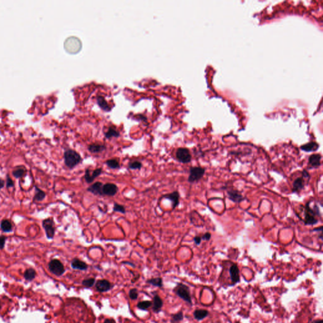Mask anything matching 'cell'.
<instances>
[{
    "instance_id": "31",
    "label": "cell",
    "mask_w": 323,
    "mask_h": 323,
    "mask_svg": "<svg viewBox=\"0 0 323 323\" xmlns=\"http://www.w3.org/2000/svg\"><path fill=\"white\" fill-rule=\"evenodd\" d=\"M152 302L151 301H141L138 303L137 307L139 309H141L143 311H147L152 306Z\"/></svg>"
},
{
    "instance_id": "26",
    "label": "cell",
    "mask_w": 323,
    "mask_h": 323,
    "mask_svg": "<svg viewBox=\"0 0 323 323\" xmlns=\"http://www.w3.org/2000/svg\"><path fill=\"white\" fill-rule=\"evenodd\" d=\"M143 167V164L140 161L134 160L128 164V169L130 170H140Z\"/></svg>"
},
{
    "instance_id": "39",
    "label": "cell",
    "mask_w": 323,
    "mask_h": 323,
    "mask_svg": "<svg viewBox=\"0 0 323 323\" xmlns=\"http://www.w3.org/2000/svg\"><path fill=\"white\" fill-rule=\"evenodd\" d=\"M201 237L202 241H209L212 237V235L210 232H206Z\"/></svg>"
},
{
    "instance_id": "14",
    "label": "cell",
    "mask_w": 323,
    "mask_h": 323,
    "mask_svg": "<svg viewBox=\"0 0 323 323\" xmlns=\"http://www.w3.org/2000/svg\"><path fill=\"white\" fill-rule=\"evenodd\" d=\"M229 274L233 284H236L240 282V271L236 264H233L230 267Z\"/></svg>"
},
{
    "instance_id": "13",
    "label": "cell",
    "mask_w": 323,
    "mask_h": 323,
    "mask_svg": "<svg viewBox=\"0 0 323 323\" xmlns=\"http://www.w3.org/2000/svg\"><path fill=\"white\" fill-rule=\"evenodd\" d=\"M103 183L100 181H96L87 188V191L92 194L98 196H104L102 193Z\"/></svg>"
},
{
    "instance_id": "38",
    "label": "cell",
    "mask_w": 323,
    "mask_h": 323,
    "mask_svg": "<svg viewBox=\"0 0 323 323\" xmlns=\"http://www.w3.org/2000/svg\"><path fill=\"white\" fill-rule=\"evenodd\" d=\"M7 237L5 236H0V249H3L5 247Z\"/></svg>"
},
{
    "instance_id": "10",
    "label": "cell",
    "mask_w": 323,
    "mask_h": 323,
    "mask_svg": "<svg viewBox=\"0 0 323 323\" xmlns=\"http://www.w3.org/2000/svg\"><path fill=\"white\" fill-rule=\"evenodd\" d=\"M119 191V188L116 184L107 182L103 184L102 193L104 196L112 197L116 195Z\"/></svg>"
},
{
    "instance_id": "12",
    "label": "cell",
    "mask_w": 323,
    "mask_h": 323,
    "mask_svg": "<svg viewBox=\"0 0 323 323\" xmlns=\"http://www.w3.org/2000/svg\"><path fill=\"white\" fill-rule=\"evenodd\" d=\"M227 198L230 200L236 203H239L245 199V198L242 196V194L237 190L235 189H229L227 190Z\"/></svg>"
},
{
    "instance_id": "8",
    "label": "cell",
    "mask_w": 323,
    "mask_h": 323,
    "mask_svg": "<svg viewBox=\"0 0 323 323\" xmlns=\"http://www.w3.org/2000/svg\"><path fill=\"white\" fill-rule=\"evenodd\" d=\"M48 266L50 271L56 276H61L65 271L64 265L59 260L57 259L52 260L49 263Z\"/></svg>"
},
{
    "instance_id": "22",
    "label": "cell",
    "mask_w": 323,
    "mask_h": 323,
    "mask_svg": "<svg viewBox=\"0 0 323 323\" xmlns=\"http://www.w3.org/2000/svg\"><path fill=\"white\" fill-rule=\"evenodd\" d=\"M319 148V145L316 142H309L301 147V149L306 152H315Z\"/></svg>"
},
{
    "instance_id": "34",
    "label": "cell",
    "mask_w": 323,
    "mask_h": 323,
    "mask_svg": "<svg viewBox=\"0 0 323 323\" xmlns=\"http://www.w3.org/2000/svg\"><path fill=\"white\" fill-rule=\"evenodd\" d=\"M184 318V315L182 312H179L177 314H174L172 317V323H177L181 321Z\"/></svg>"
},
{
    "instance_id": "27",
    "label": "cell",
    "mask_w": 323,
    "mask_h": 323,
    "mask_svg": "<svg viewBox=\"0 0 323 323\" xmlns=\"http://www.w3.org/2000/svg\"><path fill=\"white\" fill-rule=\"evenodd\" d=\"M97 104L99 105V106L103 110H104L105 111H108L110 109V108L109 107V105H108L107 102H106V101L105 100V99L103 97H102V96L97 97Z\"/></svg>"
},
{
    "instance_id": "17",
    "label": "cell",
    "mask_w": 323,
    "mask_h": 323,
    "mask_svg": "<svg viewBox=\"0 0 323 323\" xmlns=\"http://www.w3.org/2000/svg\"><path fill=\"white\" fill-rule=\"evenodd\" d=\"M112 285L107 280H99L96 284V289L99 292H105L111 289Z\"/></svg>"
},
{
    "instance_id": "29",
    "label": "cell",
    "mask_w": 323,
    "mask_h": 323,
    "mask_svg": "<svg viewBox=\"0 0 323 323\" xmlns=\"http://www.w3.org/2000/svg\"><path fill=\"white\" fill-rule=\"evenodd\" d=\"M147 282L150 285H152L153 286H155V287H162L163 286V283H162V279L160 277H157V278H153V279H149L147 281Z\"/></svg>"
},
{
    "instance_id": "32",
    "label": "cell",
    "mask_w": 323,
    "mask_h": 323,
    "mask_svg": "<svg viewBox=\"0 0 323 323\" xmlns=\"http://www.w3.org/2000/svg\"><path fill=\"white\" fill-rule=\"evenodd\" d=\"M35 271L33 268H29L24 273V277L27 280H32L35 278Z\"/></svg>"
},
{
    "instance_id": "28",
    "label": "cell",
    "mask_w": 323,
    "mask_h": 323,
    "mask_svg": "<svg viewBox=\"0 0 323 323\" xmlns=\"http://www.w3.org/2000/svg\"><path fill=\"white\" fill-rule=\"evenodd\" d=\"M35 193L34 196V201H42L45 198V193L43 191H42L41 190L38 188L37 186H35Z\"/></svg>"
},
{
    "instance_id": "5",
    "label": "cell",
    "mask_w": 323,
    "mask_h": 323,
    "mask_svg": "<svg viewBox=\"0 0 323 323\" xmlns=\"http://www.w3.org/2000/svg\"><path fill=\"white\" fill-rule=\"evenodd\" d=\"M176 157L179 162L184 164H189L192 160V155L190 150L184 147L177 148L176 153Z\"/></svg>"
},
{
    "instance_id": "1",
    "label": "cell",
    "mask_w": 323,
    "mask_h": 323,
    "mask_svg": "<svg viewBox=\"0 0 323 323\" xmlns=\"http://www.w3.org/2000/svg\"><path fill=\"white\" fill-rule=\"evenodd\" d=\"M304 208V222L305 225H314L317 224L319 222L317 217H321V213L317 205L314 204L313 206H311L310 201L306 203Z\"/></svg>"
},
{
    "instance_id": "37",
    "label": "cell",
    "mask_w": 323,
    "mask_h": 323,
    "mask_svg": "<svg viewBox=\"0 0 323 323\" xmlns=\"http://www.w3.org/2000/svg\"><path fill=\"white\" fill-rule=\"evenodd\" d=\"M6 185H7V188H12V187L14 186V182L12 180V179L9 177V176H7V177Z\"/></svg>"
},
{
    "instance_id": "3",
    "label": "cell",
    "mask_w": 323,
    "mask_h": 323,
    "mask_svg": "<svg viewBox=\"0 0 323 323\" xmlns=\"http://www.w3.org/2000/svg\"><path fill=\"white\" fill-rule=\"evenodd\" d=\"M176 293L184 301L190 304H192L190 288L183 283H179L174 289Z\"/></svg>"
},
{
    "instance_id": "45",
    "label": "cell",
    "mask_w": 323,
    "mask_h": 323,
    "mask_svg": "<svg viewBox=\"0 0 323 323\" xmlns=\"http://www.w3.org/2000/svg\"><path fill=\"white\" fill-rule=\"evenodd\" d=\"M123 263H124V264H131V266H134V265L133 264H132V263H130L129 262H123Z\"/></svg>"
},
{
    "instance_id": "15",
    "label": "cell",
    "mask_w": 323,
    "mask_h": 323,
    "mask_svg": "<svg viewBox=\"0 0 323 323\" xmlns=\"http://www.w3.org/2000/svg\"><path fill=\"white\" fill-rule=\"evenodd\" d=\"M305 185V179L302 176L297 178L293 182L292 193H299L304 188Z\"/></svg>"
},
{
    "instance_id": "36",
    "label": "cell",
    "mask_w": 323,
    "mask_h": 323,
    "mask_svg": "<svg viewBox=\"0 0 323 323\" xmlns=\"http://www.w3.org/2000/svg\"><path fill=\"white\" fill-rule=\"evenodd\" d=\"M129 298L132 300L137 299V298L138 297V292L137 289L133 288V289L130 290V291L129 292Z\"/></svg>"
},
{
    "instance_id": "30",
    "label": "cell",
    "mask_w": 323,
    "mask_h": 323,
    "mask_svg": "<svg viewBox=\"0 0 323 323\" xmlns=\"http://www.w3.org/2000/svg\"><path fill=\"white\" fill-rule=\"evenodd\" d=\"M113 212H119L122 214H126V213L125 206L124 205H122L118 203H114Z\"/></svg>"
},
{
    "instance_id": "33",
    "label": "cell",
    "mask_w": 323,
    "mask_h": 323,
    "mask_svg": "<svg viewBox=\"0 0 323 323\" xmlns=\"http://www.w3.org/2000/svg\"><path fill=\"white\" fill-rule=\"evenodd\" d=\"M25 173H26V169H23V168H18V169H15L12 172L13 176L16 179L22 177L24 176Z\"/></svg>"
},
{
    "instance_id": "20",
    "label": "cell",
    "mask_w": 323,
    "mask_h": 323,
    "mask_svg": "<svg viewBox=\"0 0 323 323\" xmlns=\"http://www.w3.org/2000/svg\"><path fill=\"white\" fill-rule=\"evenodd\" d=\"M71 265L73 269L82 271L87 269L88 267V264L85 262L80 260L78 258H74L72 261Z\"/></svg>"
},
{
    "instance_id": "4",
    "label": "cell",
    "mask_w": 323,
    "mask_h": 323,
    "mask_svg": "<svg viewBox=\"0 0 323 323\" xmlns=\"http://www.w3.org/2000/svg\"><path fill=\"white\" fill-rule=\"evenodd\" d=\"M66 49L71 53H78L82 48V42L76 37H70L66 39L64 43Z\"/></svg>"
},
{
    "instance_id": "41",
    "label": "cell",
    "mask_w": 323,
    "mask_h": 323,
    "mask_svg": "<svg viewBox=\"0 0 323 323\" xmlns=\"http://www.w3.org/2000/svg\"><path fill=\"white\" fill-rule=\"evenodd\" d=\"M302 177L304 179H310V175H309V172L305 169L303 170V171H302Z\"/></svg>"
},
{
    "instance_id": "7",
    "label": "cell",
    "mask_w": 323,
    "mask_h": 323,
    "mask_svg": "<svg viewBox=\"0 0 323 323\" xmlns=\"http://www.w3.org/2000/svg\"><path fill=\"white\" fill-rule=\"evenodd\" d=\"M42 226L44 228L45 236L48 239H53L55 235L56 228L53 218H49L45 219L42 222Z\"/></svg>"
},
{
    "instance_id": "6",
    "label": "cell",
    "mask_w": 323,
    "mask_h": 323,
    "mask_svg": "<svg viewBox=\"0 0 323 323\" xmlns=\"http://www.w3.org/2000/svg\"><path fill=\"white\" fill-rule=\"evenodd\" d=\"M205 174V169L199 166L191 167L190 169V175L188 181L190 183H194L200 180Z\"/></svg>"
},
{
    "instance_id": "43",
    "label": "cell",
    "mask_w": 323,
    "mask_h": 323,
    "mask_svg": "<svg viewBox=\"0 0 323 323\" xmlns=\"http://www.w3.org/2000/svg\"><path fill=\"white\" fill-rule=\"evenodd\" d=\"M5 186V180L0 179V190L2 189Z\"/></svg>"
},
{
    "instance_id": "40",
    "label": "cell",
    "mask_w": 323,
    "mask_h": 323,
    "mask_svg": "<svg viewBox=\"0 0 323 323\" xmlns=\"http://www.w3.org/2000/svg\"><path fill=\"white\" fill-rule=\"evenodd\" d=\"M193 241H194V242L195 243L196 245L198 246L201 244V241H202V239H201V236H196L194 237L193 239Z\"/></svg>"
},
{
    "instance_id": "35",
    "label": "cell",
    "mask_w": 323,
    "mask_h": 323,
    "mask_svg": "<svg viewBox=\"0 0 323 323\" xmlns=\"http://www.w3.org/2000/svg\"><path fill=\"white\" fill-rule=\"evenodd\" d=\"M96 280L94 278H90L87 279H85L82 282V285L85 287H91L95 283Z\"/></svg>"
},
{
    "instance_id": "24",
    "label": "cell",
    "mask_w": 323,
    "mask_h": 323,
    "mask_svg": "<svg viewBox=\"0 0 323 323\" xmlns=\"http://www.w3.org/2000/svg\"><path fill=\"white\" fill-rule=\"evenodd\" d=\"M105 137L107 139H110V138L114 137V138H118L120 136L119 132L114 127H109L107 131L105 133Z\"/></svg>"
},
{
    "instance_id": "2",
    "label": "cell",
    "mask_w": 323,
    "mask_h": 323,
    "mask_svg": "<svg viewBox=\"0 0 323 323\" xmlns=\"http://www.w3.org/2000/svg\"><path fill=\"white\" fill-rule=\"evenodd\" d=\"M64 162L69 169H73L78 166L83 160L80 154L73 149H67L64 151Z\"/></svg>"
},
{
    "instance_id": "19",
    "label": "cell",
    "mask_w": 323,
    "mask_h": 323,
    "mask_svg": "<svg viewBox=\"0 0 323 323\" xmlns=\"http://www.w3.org/2000/svg\"><path fill=\"white\" fill-rule=\"evenodd\" d=\"M152 310L155 313L159 312L163 306V301L158 295H155L153 298Z\"/></svg>"
},
{
    "instance_id": "18",
    "label": "cell",
    "mask_w": 323,
    "mask_h": 323,
    "mask_svg": "<svg viewBox=\"0 0 323 323\" xmlns=\"http://www.w3.org/2000/svg\"><path fill=\"white\" fill-rule=\"evenodd\" d=\"M107 147L104 144L94 143L88 146V150L91 153H99L106 150Z\"/></svg>"
},
{
    "instance_id": "25",
    "label": "cell",
    "mask_w": 323,
    "mask_h": 323,
    "mask_svg": "<svg viewBox=\"0 0 323 323\" xmlns=\"http://www.w3.org/2000/svg\"><path fill=\"white\" fill-rule=\"evenodd\" d=\"M1 229L5 232H10L12 231V225L8 220H3L0 224Z\"/></svg>"
},
{
    "instance_id": "9",
    "label": "cell",
    "mask_w": 323,
    "mask_h": 323,
    "mask_svg": "<svg viewBox=\"0 0 323 323\" xmlns=\"http://www.w3.org/2000/svg\"><path fill=\"white\" fill-rule=\"evenodd\" d=\"M102 172L103 169L102 167L96 169L94 171H92L91 173V170L89 168H87L85 171V175L83 176V178L87 184H90L91 183H93L94 180L98 177H99Z\"/></svg>"
},
{
    "instance_id": "42",
    "label": "cell",
    "mask_w": 323,
    "mask_h": 323,
    "mask_svg": "<svg viewBox=\"0 0 323 323\" xmlns=\"http://www.w3.org/2000/svg\"><path fill=\"white\" fill-rule=\"evenodd\" d=\"M103 323H116V321H115L114 319H106L104 320V321L103 322Z\"/></svg>"
},
{
    "instance_id": "44",
    "label": "cell",
    "mask_w": 323,
    "mask_h": 323,
    "mask_svg": "<svg viewBox=\"0 0 323 323\" xmlns=\"http://www.w3.org/2000/svg\"><path fill=\"white\" fill-rule=\"evenodd\" d=\"M312 323H323V320L322 319H317V320L314 321Z\"/></svg>"
},
{
    "instance_id": "11",
    "label": "cell",
    "mask_w": 323,
    "mask_h": 323,
    "mask_svg": "<svg viewBox=\"0 0 323 323\" xmlns=\"http://www.w3.org/2000/svg\"><path fill=\"white\" fill-rule=\"evenodd\" d=\"M162 198L169 199L171 202L172 210L176 208L180 203V194L178 191H174L172 193L166 194L162 196L160 199H162Z\"/></svg>"
},
{
    "instance_id": "21",
    "label": "cell",
    "mask_w": 323,
    "mask_h": 323,
    "mask_svg": "<svg viewBox=\"0 0 323 323\" xmlns=\"http://www.w3.org/2000/svg\"><path fill=\"white\" fill-rule=\"evenodd\" d=\"M105 164L110 169H119L121 165L118 158H110L105 161Z\"/></svg>"
},
{
    "instance_id": "23",
    "label": "cell",
    "mask_w": 323,
    "mask_h": 323,
    "mask_svg": "<svg viewBox=\"0 0 323 323\" xmlns=\"http://www.w3.org/2000/svg\"><path fill=\"white\" fill-rule=\"evenodd\" d=\"M208 311L205 309H196L193 312L194 318L198 321L203 320L208 316Z\"/></svg>"
},
{
    "instance_id": "16",
    "label": "cell",
    "mask_w": 323,
    "mask_h": 323,
    "mask_svg": "<svg viewBox=\"0 0 323 323\" xmlns=\"http://www.w3.org/2000/svg\"><path fill=\"white\" fill-rule=\"evenodd\" d=\"M322 156L321 154H312L309 157V164L312 168L317 169L321 165Z\"/></svg>"
}]
</instances>
